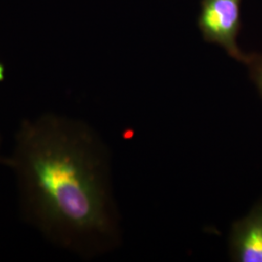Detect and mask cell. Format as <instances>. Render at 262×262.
<instances>
[{
	"label": "cell",
	"instance_id": "1",
	"mask_svg": "<svg viewBox=\"0 0 262 262\" xmlns=\"http://www.w3.org/2000/svg\"><path fill=\"white\" fill-rule=\"evenodd\" d=\"M110 156L85 122L56 112L23 119L3 166L15 178L19 214L45 240L83 257L120 238Z\"/></svg>",
	"mask_w": 262,
	"mask_h": 262
},
{
	"label": "cell",
	"instance_id": "3",
	"mask_svg": "<svg viewBox=\"0 0 262 262\" xmlns=\"http://www.w3.org/2000/svg\"><path fill=\"white\" fill-rule=\"evenodd\" d=\"M229 256L235 262H262V199L232 225Z\"/></svg>",
	"mask_w": 262,
	"mask_h": 262
},
{
	"label": "cell",
	"instance_id": "6",
	"mask_svg": "<svg viewBox=\"0 0 262 262\" xmlns=\"http://www.w3.org/2000/svg\"><path fill=\"white\" fill-rule=\"evenodd\" d=\"M2 145H3V140H2V135L0 133V165H3V159L5 157V155L2 151Z\"/></svg>",
	"mask_w": 262,
	"mask_h": 262
},
{
	"label": "cell",
	"instance_id": "4",
	"mask_svg": "<svg viewBox=\"0 0 262 262\" xmlns=\"http://www.w3.org/2000/svg\"><path fill=\"white\" fill-rule=\"evenodd\" d=\"M246 66L262 98V54H249Z\"/></svg>",
	"mask_w": 262,
	"mask_h": 262
},
{
	"label": "cell",
	"instance_id": "2",
	"mask_svg": "<svg viewBox=\"0 0 262 262\" xmlns=\"http://www.w3.org/2000/svg\"><path fill=\"white\" fill-rule=\"evenodd\" d=\"M242 1L202 0L198 28L207 42L221 46L231 57L246 64L249 54L241 51L237 43L242 28Z\"/></svg>",
	"mask_w": 262,
	"mask_h": 262
},
{
	"label": "cell",
	"instance_id": "5",
	"mask_svg": "<svg viewBox=\"0 0 262 262\" xmlns=\"http://www.w3.org/2000/svg\"><path fill=\"white\" fill-rule=\"evenodd\" d=\"M6 79V67L0 61V83L4 82Z\"/></svg>",
	"mask_w": 262,
	"mask_h": 262
}]
</instances>
